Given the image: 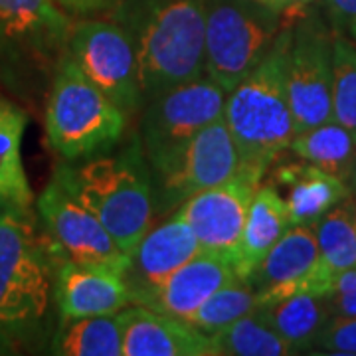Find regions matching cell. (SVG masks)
Listing matches in <instances>:
<instances>
[{"instance_id":"cell-1","label":"cell","mask_w":356,"mask_h":356,"mask_svg":"<svg viewBox=\"0 0 356 356\" xmlns=\"http://www.w3.org/2000/svg\"><path fill=\"white\" fill-rule=\"evenodd\" d=\"M208 0H121L111 20L125 30L139 65L145 103L206 77Z\"/></svg>"},{"instance_id":"cell-2","label":"cell","mask_w":356,"mask_h":356,"mask_svg":"<svg viewBox=\"0 0 356 356\" xmlns=\"http://www.w3.org/2000/svg\"><path fill=\"white\" fill-rule=\"evenodd\" d=\"M54 177L99 218L129 257L154 218L153 172L139 135L81 161H64Z\"/></svg>"},{"instance_id":"cell-3","label":"cell","mask_w":356,"mask_h":356,"mask_svg":"<svg viewBox=\"0 0 356 356\" xmlns=\"http://www.w3.org/2000/svg\"><path fill=\"white\" fill-rule=\"evenodd\" d=\"M291 30L293 24L283 28L266 60L228 91L224 107V121L238 147L242 170L261 182L295 135L287 88Z\"/></svg>"},{"instance_id":"cell-4","label":"cell","mask_w":356,"mask_h":356,"mask_svg":"<svg viewBox=\"0 0 356 356\" xmlns=\"http://www.w3.org/2000/svg\"><path fill=\"white\" fill-rule=\"evenodd\" d=\"M74 24L54 0H0V86L28 105L48 97Z\"/></svg>"},{"instance_id":"cell-5","label":"cell","mask_w":356,"mask_h":356,"mask_svg":"<svg viewBox=\"0 0 356 356\" xmlns=\"http://www.w3.org/2000/svg\"><path fill=\"white\" fill-rule=\"evenodd\" d=\"M58 259L60 252L40 232L32 210L14 206L0 216V323L22 334L44 321Z\"/></svg>"},{"instance_id":"cell-6","label":"cell","mask_w":356,"mask_h":356,"mask_svg":"<svg viewBox=\"0 0 356 356\" xmlns=\"http://www.w3.org/2000/svg\"><path fill=\"white\" fill-rule=\"evenodd\" d=\"M46 139L62 161H81L119 145L129 115L89 79L67 51L46 97Z\"/></svg>"},{"instance_id":"cell-7","label":"cell","mask_w":356,"mask_h":356,"mask_svg":"<svg viewBox=\"0 0 356 356\" xmlns=\"http://www.w3.org/2000/svg\"><path fill=\"white\" fill-rule=\"evenodd\" d=\"M287 24L285 14L255 0H208L206 77L232 91L267 58Z\"/></svg>"},{"instance_id":"cell-8","label":"cell","mask_w":356,"mask_h":356,"mask_svg":"<svg viewBox=\"0 0 356 356\" xmlns=\"http://www.w3.org/2000/svg\"><path fill=\"white\" fill-rule=\"evenodd\" d=\"M228 91L200 77L168 89L140 109L139 139L153 182L177 165L192 139L210 123L224 117Z\"/></svg>"},{"instance_id":"cell-9","label":"cell","mask_w":356,"mask_h":356,"mask_svg":"<svg viewBox=\"0 0 356 356\" xmlns=\"http://www.w3.org/2000/svg\"><path fill=\"white\" fill-rule=\"evenodd\" d=\"M334 30L311 6L293 22L287 88L295 133L332 121Z\"/></svg>"},{"instance_id":"cell-10","label":"cell","mask_w":356,"mask_h":356,"mask_svg":"<svg viewBox=\"0 0 356 356\" xmlns=\"http://www.w3.org/2000/svg\"><path fill=\"white\" fill-rule=\"evenodd\" d=\"M67 51L81 72L129 117L145 107L133 44L111 18L76 22Z\"/></svg>"},{"instance_id":"cell-11","label":"cell","mask_w":356,"mask_h":356,"mask_svg":"<svg viewBox=\"0 0 356 356\" xmlns=\"http://www.w3.org/2000/svg\"><path fill=\"white\" fill-rule=\"evenodd\" d=\"M42 228L62 257L83 266H105L127 273L131 257L121 252L113 236L91 210L51 175L36 200Z\"/></svg>"},{"instance_id":"cell-12","label":"cell","mask_w":356,"mask_h":356,"mask_svg":"<svg viewBox=\"0 0 356 356\" xmlns=\"http://www.w3.org/2000/svg\"><path fill=\"white\" fill-rule=\"evenodd\" d=\"M242 168L240 153L222 119L202 129L178 163L153 182L154 214L168 216L191 196L234 178Z\"/></svg>"},{"instance_id":"cell-13","label":"cell","mask_w":356,"mask_h":356,"mask_svg":"<svg viewBox=\"0 0 356 356\" xmlns=\"http://www.w3.org/2000/svg\"><path fill=\"white\" fill-rule=\"evenodd\" d=\"M259 184L261 180L240 168L234 178L198 192L178 206L177 214L191 226L202 252L232 259Z\"/></svg>"},{"instance_id":"cell-14","label":"cell","mask_w":356,"mask_h":356,"mask_svg":"<svg viewBox=\"0 0 356 356\" xmlns=\"http://www.w3.org/2000/svg\"><path fill=\"white\" fill-rule=\"evenodd\" d=\"M54 301L60 321L115 315L129 305L127 273L105 266H83L60 255L54 277Z\"/></svg>"},{"instance_id":"cell-15","label":"cell","mask_w":356,"mask_h":356,"mask_svg":"<svg viewBox=\"0 0 356 356\" xmlns=\"http://www.w3.org/2000/svg\"><path fill=\"white\" fill-rule=\"evenodd\" d=\"M200 252L202 248L198 238L177 212L168 214L163 224L154 228L151 226L135 248L127 269L133 305H143V301L166 277H170L178 267L188 264Z\"/></svg>"},{"instance_id":"cell-16","label":"cell","mask_w":356,"mask_h":356,"mask_svg":"<svg viewBox=\"0 0 356 356\" xmlns=\"http://www.w3.org/2000/svg\"><path fill=\"white\" fill-rule=\"evenodd\" d=\"M121 327L123 356H218L208 332L149 307L123 309Z\"/></svg>"},{"instance_id":"cell-17","label":"cell","mask_w":356,"mask_h":356,"mask_svg":"<svg viewBox=\"0 0 356 356\" xmlns=\"http://www.w3.org/2000/svg\"><path fill=\"white\" fill-rule=\"evenodd\" d=\"M271 184L283 194L291 226H315L331 208L350 196L343 178L303 159L277 163Z\"/></svg>"},{"instance_id":"cell-18","label":"cell","mask_w":356,"mask_h":356,"mask_svg":"<svg viewBox=\"0 0 356 356\" xmlns=\"http://www.w3.org/2000/svg\"><path fill=\"white\" fill-rule=\"evenodd\" d=\"M236 277L238 275L228 257L200 252L188 264L178 267L170 277H166L143 301V307L191 321L210 295Z\"/></svg>"},{"instance_id":"cell-19","label":"cell","mask_w":356,"mask_h":356,"mask_svg":"<svg viewBox=\"0 0 356 356\" xmlns=\"http://www.w3.org/2000/svg\"><path fill=\"white\" fill-rule=\"evenodd\" d=\"M289 226L283 194L271 182H261L250 204L240 243L229 259L236 275L240 280H248Z\"/></svg>"},{"instance_id":"cell-20","label":"cell","mask_w":356,"mask_h":356,"mask_svg":"<svg viewBox=\"0 0 356 356\" xmlns=\"http://www.w3.org/2000/svg\"><path fill=\"white\" fill-rule=\"evenodd\" d=\"M317 261L318 242L315 226H289L248 277L257 293V305H264L281 289L301 280Z\"/></svg>"},{"instance_id":"cell-21","label":"cell","mask_w":356,"mask_h":356,"mask_svg":"<svg viewBox=\"0 0 356 356\" xmlns=\"http://www.w3.org/2000/svg\"><path fill=\"white\" fill-rule=\"evenodd\" d=\"M255 313L291 346L295 355L315 348L318 332L331 318L327 297L318 295H291L267 305H257Z\"/></svg>"},{"instance_id":"cell-22","label":"cell","mask_w":356,"mask_h":356,"mask_svg":"<svg viewBox=\"0 0 356 356\" xmlns=\"http://www.w3.org/2000/svg\"><path fill=\"white\" fill-rule=\"evenodd\" d=\"M28 113L18 103L0 95V198L30 210L34 194L22 163V137Z\"/></svg>"},{"instance_id":"cell-23","label":"cell","mask_w":356,"mask_h":356,"mask_svg":"<svg viewBox=\"0 0 356 356\" xmlns=\"http://www.w3.org/2000/svg\"><path fill=\"white\" fill-rule=\"evenodd\" d=\"M51 355L123 356L121 311L115 315L60 321L51 339Z\"/></svg>"},{"instance_id":"cell-24","label":"cell","mask_w":356,"mask_h":356,"mask_svg":"<svg viewBox=\"0 0 356 356\" xmlns=\"http://www.w3.org/2000/svg\"><path fill=\"white\" fill-rule=\"evenodd\" d=\"M289 149L295 156L346 182L356 161V135L334 119L293 135Z\"/></svg>"},{"instance_id":"cell-25","label":"cell","mask_w":356,"mask_h":356,"mask_svg":"<svg viewBox=\"0 0 356 356\" xmlns=\"http://www.w3.org/2000/svg\"><path fill=\"white\" fill-rule=\"evenodd\" d=\"M318 261L332 273L356 267V198L350 194L315 224Z\"/></svg>"},{"instance_id":"cell-26","label":"cell","mask_w":356,"mask_h":356,"mask_svg":"<svg viewBox=\"0 0 356 356\" xmlns=\"http://www.w3.org/2000/svg\"><path fill=\"white\" fill-rule=\"evenodd\" d=\"M218 356H289L295 355L261 317L252 311L210 334Z\"/></svg>"},{"instance_id":"cell-27","label":"cell","mask_w":356,"mask_h":356,"mask_svg":"<svg viewBox=\"0 0 356 356\" xmlns=\"http://www.w3.org/2000/svg\"><path fill=\"white\" fill-rule=\"evenodd\" d=\"M255 307H257L255 289L248 280L236 277L224 287H220L214 295H210L188 323L198 327L200 331L212 334L218 329L229 325L232 321L255 311Z\"/></svg>"},{"instance_id":"cell-28","label":"cell","mask_w":356,"mask_h":356,"mask_svg":"<svg viewBox=\"0 0 356 356\" xmlns=\"http://www.w3.org/2000/svg\"><path fill=\"white\" fill-rule=\"evenodd\" d=\"M332 117L356 135V44L341 32L332 44Z\"/></svg>"},{"instance_id":"cell-29","label":"cell","mask_w":356,"mask_h":356,"mask_svg":"<svg viewBox=\"0 0 356 356\" xmlns=\"http://www.w3.org/2000/svg\"><path fill=\"white\" fill-rule=\"evenodd\" d=\"M317 353L356 356V317H331L318 332Z\"/></svg>"},{"instance_id":"cell-30","label":"cell","mask_w":356,"mask_h":356,"mask_svg":"<svg viewBox=\"0 0 356 356\" xmlns=\"http://www.w3.org/2000/svg\"><path fill=\"white\" fill-rule=\"evenodd\" d=\"M321 6L334 32L348 34L356 24V0H321Z\"/></svg>"},{"instance_id":"cell-31","label":"cell","mask_w":356,"mask_h":356,"mask_svg":"<svg viewBox=\"0 0 356 356\" xmlns=\"http://www.w3.org/2000/svg\"><path fill=\"white\" fill-rule=\"evenodd\" d=\"M331 317H356V289L327 295Z\"/></svg>"},{"instance_id":"cell-32","label":"cell","mask_w":356,"mask_h":356,"mask_svg":"<svg viewBox=\"0 0 356 356\" xmlns=\"http://www.w3.org/2000/svg\"><path fill=\"white\" fill-rule=\"evenodd\" d=\"M64 8L70 13L79 14V16H88V14L105 13L115 8L121 0H58Z\"/></svg>"},{"instance_id":"cell-33","label":"cell","mask_w":356,"mask_h":356,"mask_svg":"<svg viewBox=\"0 0 356 356\" xmlns=\"http://www.w3.org/2000/svg\"><path fill=\"white\" fill-rule=\"evenodd\" d=\"M18 337L20 332L14 331L13 327L0 323V355H14L18 353Z\"/></svg>"},{"instance_id":"cell-34","label":"cell","mask_w":356,"mask_h":356,"mask_svg":"<svg viewBox=\"0 0 356 356\" xmlns=\"http://www.w3.org/2000/svg\"><path fill=\"white\" fill-rule=\"evenodd\" d=\"M289 2V20H297V16L299 14H303L309 8V6H313V2L315 0H287Z\"/></svg>"},{"instance_id":"cell-35","label":"cell","mask_w":356,"mask_h":356,"mask_svg":"<svg viewBox=\"0 0 356 356\" xmlns=\"http://www.w3.org/2000/svg\"><path fill=\"white\" fill-rule=\"evenodd\" d=\"M255 2H261V4H266L269 8H273V10H277V13L285 14V18L289 16V2L287 0H255Z\"/></svg>"},{"instance_id":"cell-36","label":"cell","mask_w":356,"mask_h":356,"mask_svg":"<svg viewBox=\"0 0 356 356\" xmlns=\"http://www.w3.org/2000/svg\"><path fill=\"white\" fill-rule=\"evenodd\" d=\"M346 184H348V188H350V194H356V161L355 166H353V170H350V175L346 178Z\"/></svg>"},{"instance_id":"cell-37","label":"cell","mask_w":356,"mask_h":356,"mask_svg":"<svg viewBox=\"0 0 356 356\" xmlns=\"http://www.w3.org/2000/svg\"><path fill=\"white\" fill-rule=\"evenodd\" d=\"M10 208H14V204L6 202V200H2V198H0V216H2L4 212H8Z\"/></svg>"},{"instance_id":"cell-38","label":"cell","mask_w":356,"mask_h":356,"mask_svg":"<svg viewBox=\"0 0 356 356\" xmlns=\"http://www.w3.org/2000/svg\"><path fill=\"white\" fill-rule=\"evenodd\" d=\"M348 36H350V38L355 40V44H356V24L353 26V28H350V30H348Z\"/></svg>"},{"instance_id":"cell-39","label":"cell","mask_w":356,"mask_h":356,"mask_svg":"<svg viewBox=\"0 0 356 356\" xmlns=\"http://www.w3.org/2000/svg\"><path fill=\"white\" fill-rule=\"evenodd\" d=\"M353 196H355V198H356V194H353Z\"/></svg>"}]
</instances>
